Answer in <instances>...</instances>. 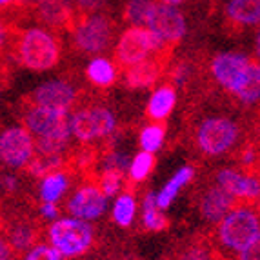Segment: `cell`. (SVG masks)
I'll return each mask as SVG.
<instances>
[{
    "label": "cell",
    "instance_id": "6da1fadb",
    "mask_svg": "<svg viewBox=\"0 0 260 260\" xmlns=\"http://www.w3.org/2000/svg\"><path fill=\"white\" fill-rule=\"evenodd\" d=\"M15 53L24 68L33 71L51 70L60 60L58 40L46 29L29 27L22 31L18 40H15Z\"/></svg>",
    "mask_w": 260,
    "mask_h": 260
},
{
    "label": "cell",
    "instance_id": "7a4b0ae2",
    "mask_svg": "<svg viewBox=\"0 0 260 260\" xmlns=\"http://www.w3.org/2000/svg\"><path fill=\"white\" fill-rule=\"evenodd\" d=\"M73 31V46L86 55H96L111 46L115 26L106 15H77Z\"/></svg>",
    "mask_w": 260,
    "mask_h": 260
},
{
    "label": "cell",
    "instance_id": "3957f363",
    "mask_svg": "<svg viewBox=\"0 0 260 260\" xmlns=\"http://www.w3.org/2000/svg\"><path fill=\"white\" fill-rule=\"evenodd\" d=\"M218 239L233 251H242L244 247L260 240L256 213L246 208H237L230 211L218 225Z\"/></svg>",
    "mask_w": 260,
    "mask_h": 260
},
{
    "label": "cell",
    "instance_id": "277c9868",
    "mask_svg": "<svg viewBox=\"0 0 260 260\" xmlns=\"http://www.w3.org/2000/svg\"><path fill=\"white\" fill-rule=\"evenodd\" d=\"M153 53H171L160 48L158 40L155 39L151 31L148 27H135L131 26L126 33H122L120 40L115 49V64L120 70H126L129 66L137 64V62L144 60L151 56Z\"/></svg>",
    "mask_w": 260,
    "mask_h": 260
},
{
    "label": "cell",
    "instance_id": "5b68a950",
    "mask_svg": "<svg viewBox=\"0 0 260 260\" xmlns=\"http://www.w3.org/2000/svg\"><path fill=\"white\" fill-rule=\"evenodd\" d=\"M53 247L64 256L82 255L93 242V230L89 224L78 218H62L49 230Z\"/></svg>",
    "mask_w": 260,
    "mask_h": 260
},
{
    "label": "cell",
    "instance_id": "8992f818",
    "mask_svg": "<svg viewBox=\"0 0 260 260\" xmlns=\"http://www.w3.org/2000/svg\"><path fill=\"white\" fill-rule=\"evenodd\" d=\"M146 27L155 35L162 49L173 51L177 42L186 33V20L175 6H168L160 2V4H153Z\"/></svg>",
    "mask_w": 260,
    "mask_h": 260
},
{
    "label": "cell",
    "instance_id": "52a82bcc",
    "mask_svg": "<svg viewBox=\"0 0 260 260\" xmlns=\"http://www.w3.org/2000/svg\"><path fill=\"white\" fill-rule=\"evenodd\" d=\"M239 126L230 118H206L197 131V142L206 155L217 156L233 148L235 142L239 140Z\"/></svg>",
    "mask_w": 260,
    "mask_h": 260
},
{
    "label": "cell",
    "instance_id": "ba28073f",
    "mask_svg": "<svg viewBox=\"0 0 260 260\" xmlns=\"http://www.w3.org/2000/svg\"><path fill=\"white\" fill-rule=\"evenodd\" d=\"M115 129V117L106 108L91 106L77 111L70 118V133L80 142H91L108 137Z\"/></svg>",
    "mask_w": 260,
    "mask_h": 260
},
{
    "label": "cell",
    "instance_id": "9c48e42d",
    "mask_svg": "<svg viewBox=\"0 0 260 260\" xmlns=\"http://www.w3.org/2000/svg\"><path fill=\"white\" fill-rule=\"evenodd\" d=\"M35 153V139L26 127H9L0 135V160L9 168H24Z\"/></svg>",
    "mask_w": 260,
    "mask_h": 260
},
{
    "label": "cell",
    "instance_id": "30bf717a",
    "mask_svg": "<svg viewBox=\"0 0 260 260\" xmlns=\"http://www.w3.org/2000/svg\"><path fill=\"white\" fill-rule=\"evenodd\" d=\"M26 99L29 100L27 102L29 106H42V108L68 111L77 100V89L64 80H49V82L37 87Z\"/></svg>",
    "mask_w": 260,
    "mask_h": 260
},
{
    "label": "cell",
    "instance_id": "8fae6325",
    "mask_svg": "<svg viewBox=\"0 0 260 260\" xmlns=\"http://www.w3.org/2000/svg\"><path fill=\"white\" fill-rule=\"evenodd\" d=\"M106 200L108 197L102 193L96 180H93L78 187L77 193L71 197L68 209L78 220H91L99 218L106 211Z\"/></svg>",
    "mask_w": 260,
    "mask_h": 260
},
{
    "label": "cell",
    "instance_id": "7c38bea8",
    "mask_svg": "<svg viewBox=\"0 0 260 260\" xmlns=\"http://www.w3.org/2000/svg\"><path fill=\"white\" fill-rule=\"evenodd\" d=\"M249 64H251V60L240 53H220L215 56L211 70L217 82L224 86L225 89H230L231 93H235V89L242 82Z\"/></svg>",
    "mask_w": 260,
    "mask_h": 260
},
{
    "label": "cell",
    "instance_id": "4fadbf2b",
    "mask_svg": "<svg viewBox=\"0 0 260 260\" xmlns=\"http://www.w3.org/2000/svg\"><path fill=\"white\" fill-rule=\"evenodd\" d=\"M33 9L37 18L56 33L71 29L77 17L71 0H35Z\"/></svg>",
    "mask_w": 260,
    "mask_h": 260
},
{
    "label": "cell",
    "instance_id": "5bb4252c",
    "mask_svg": "<svg viewBox=\"0 0 260 260\" xmlns=\"http://www.w3.org/2000/svg\"><path fill=\"white\" fill-rule=\"evenodd\" d=\"M171 58V53H153L151 56L126 68V84L131 89L149 87L164 73L166 64Z\"/></svg>",
    "mask_w": 260,
    "mask_h": 260
},
{
    "label": "cell",
    "instance_id": "9a60e30c",
    "mask_svg": "<svg viewBox=\"0 0 260 260\" xmlns=\"http://www.w3.org/2000/svg\"><path fill=\"white\" fill-rule=\"evenodd\" d=\"M217 182L237 202H256L258 199V178L256 177H247L235 169H220L217 175Z\"/></svg>",
    "mask_w": 260,
    "mask_h": 260
},
{
    "label": "cell",
    "instance_id": "2e32d148",
    "mask_svg": "<svg viewBox=\"0 0 260 260\" xmlns=\"http://www.w3.org/2000/svg\"><path fill=\"white\" fill-rule=\"evenodd\" d=\"M237 200L225 193L220 186L209 187L206 195L200 200V213L209 222H220L230 211L237 209Z\"/></svg>",
    "mask_w": 260,
    "mask_h": 260
},
{
    "label": "cell",
    "instance_id": "e0dca14e",
    "mask_svg": "<svg viewBox=\"0 0 260 260\" xmlns=\"http://www.w3.org/2000/svg\"><path fill=\"white\" fill-rule=\"evenodd\" d=\"M40 237L39 225L29 218H17L11 222V225L8 228V240L13 255L20 256L22 251H26L27 247H31V244L37 242Z\"/></svg>",
    "mask_w": 260,
    "mask_h": 260
},
{
    "label": "cell",
    "instance_id": "ac0fdd59",
    "mask_svg": "<svg viewBox=\"0 0 260 260\" xmlns=\"http://www.w3.org/2000/svg\"><path fill=\"white\" fill-rule=\"evenodd\" d=\"M228 18L235 26L256 24L260 18V0H231L228 6Z\"/></svg>",
    "mask_w": 260,
    "mask_h": 260
},
{
    "label": "cell",
    "instance_id": "d6986e66",
    "mask_svg": "<svg viewBox=\"0 0 260 260\" xmlns=\"http://www.w3.org/2000/svg\"><path fill=\"white\" fill-rule=\"evenodd\" d=\"M177 102V93L171 86H164L153 93L148 106V117L153 120H164L169 113L173 111Z\"/></svg>",
    "mask_w": 260,
    "mask_h": 260
},
{
    "label": "cell",
    "instance_id": "ffe728a7",
    "mask_svg": "<svg viewBox=\"0 0 260 260\" xmlns=\"http://www.w3.org/2000/svg\"><path fill=\"white\" fill-rule=\"evenodd\" d=\"M193 175H195L193 168H182L180 169V171H178V173L175 175L168 184H166L164 189H162L158 195H155V202H156V206H158V209L169 208V204L173 202V199L177 197V193L180 191V187L186 186L191 178H193Z\"/></svg>",
    "mask_w": 260,
    "mask_h": 260
},
{
    "label": "cell",
    "instance_id": "44dd1931",
    "mask_svg": "<svg viewBox=\"0 0 260 260\" xmlns=\"http://www.w3.org/2000/svg\"><path fill=\"white\" fill-rule=\"evenodd\" d=\"M235 95L246 104H255L260 95V70L256 62H251L244 75L240 86L235 89Z\"/></svg>",
    "mask_w": 260,
    "mask_h": 260
},
{
    "label": "cell",
    "instance_id": "7402d4cb",
    "mask_svg": "<svg viewBox=\"0 0 260 260\" xmlns=\"http://www.w3.org/2000/svg\"><path fill=\"white\" fill-rule=\"evenodd\" d=\"M86 75H87V78L99 87H108L117 80V70H115V66H113L108 58H102V56H96V58H93V60L87 64Z\"/></svg>",
    "mask_w": 260,
    "mask_h": 260
},
{
    "label": "cell",
    "instance_id": "603a6c76",
    "mask_svg": "<svg viewBox=\"0 0 260 260\" xmlns=\"http://www.w3.org/2000/svg\"><path fill=\"white\" fill-rule=\"evenodd\" d=\"M68 189V173L66 171H55V173H49L48 177L42 180V186H40V197H42V202H49V204H55L56 200L64 195V191Z\"/></svg>",
    "mask_w": 260,
    "mask_h": 260
},
{
    "label": "cell",
    "instance_id": "cb8c5ba5",
    "mask_svg": "<svg viewBox=\"0 0 260 260\" xmlns=\"http://www.w3.org/2000/svg\"><path fill=\"white\" fill-rule=\"evenodd\" d=\"M151 0H127L124 8V20L129 22L135 27H146V22L153 9Z\"/></svg>",
    "mask_w": 260,
    "mask_h": 260
},
{
    "label": "cell",
    "instance_id": "d4e9b609",
    "mask_svg": "<svg viewBox=\"0 0 260 260\" xmlns=\"http://www.w3.org/2000/svg\"><path fill=\"white\" fill-rule=\"evenodd\" d=\"M144 225L151 231H162L168 228V218L156 206L155 193H148L144 199Z\"/></svg>",
    "mask_w": 260,
    "mask_h": 260
},
{
    "label": "cell",
    "instance_id": "484cf974",
    "mask_svg": "<svg viewBox=\"0 0 260 260\" xmlns=\"http://www.w3.org/2000/svg\"><path fill=\"white\" fill-rule=\"evenodd\" d=\"M135 209H137V204H135V199L131 193H124L122 197H118L117 202H115V208H113V218L118 225H127L133 222L135 217Z\"/></svg>",
    "mask_w": 260,
    "mask_h": 260
},
{
    "label": "cell",
    "instance_id": "4316f807",
    "mask_svg": "<svg viewBox=\"0 0 260 260\" xmlns=\"http://www.w3.org/2000/svg\"><path fill=\"white\" fill-rule=\"evenodd\" d=\"M153 166H155V155L149 151H140L135 156L133 164H129V180L140 182L151 173Z\"/></svg>",
    "mask_w": 260,
    "mask_h": 260
},
{
    "label": "cell",
    "instance_id": "83f0119b",
    "mask_svg": "<svg viewBox=\"0 0 260 260\" xmlns=\"http://www.w3.org/2000/svg\"><path fill=\"white\" fill-rule=\"evenodd\" d=\"M166 129L162 124H151V126L144 127L142 133H140V146H142L144 151H156V149L162 146V140H164Z\"/></svg>",
    "mask_w": 260,
    "mask_h": 260
},
{
    "label": "cell",
    "instance_id": "f1b7e54d",
    "mask_svg": "<svg viewBox=\"0 0 260 260\" xmlns=\"http://www.w3.org/2000/svg\"><path fill=\"white\" fill-rule=\"evenodd\" d=\"M217 253L206 242H193L178 253L177 260H215Z\"/></svg>",
    "mask_w": 260,
    "mask_h": 260
},
{
    "label": "cell",
    "instance_id": "f546056e",
    "mask_svg": "<svg viewBox=\"0 0 260 260\" xmlns=\"http://www.w3.org/2000/svg\"><path fill=\"white\" fill-rule=\"evenodd\" d=\"M122 177H124V173L118 171V169H104V173L100 175L96 184H99V187L106 197H113L117 195L118 189H120Z\"/></svg>",
    "mask_w": 260,
    "mask_h": 260
},
{
    "label": "cell",
    "instance_id": "4dcf8cb0",
    "mask_svg": "<svg viewBox=\"0 0 260 260\" xmlns=\"http://www.w3.org/2000/svg\"><path fill=\"white\" fill-rule=\"evenodd\" d=\"M26 260H60V253L56 251L55 247L40 244V246H37L33 251H29V255L26 256Z\"/></svg>",
    "mask_w": 260,
    "mask_h": 260
},
{
    "label": "cell",
    "instance_id": "1f68e13d",
    "mask_svg": "<svg viewBox=\"0 0 260 260\" xmlns=\"http://www.w3.org/2000/svg\"><path fill=\"white\" fill-rule=\"evenodd\" d=\"M106 0H75V13L77 15H95L99 9H102Z\"/></svg>",
    "mask_w": 260,
    "mask_h": 260
},
{
    "label": "cell",
    "instance_id": "d6a6232c",
    "mask_svg": "<svg viewBox=\"0 0 260 260\" xmlns=\"http://www.w3.org/2000/svg\"><path fill=\"white\" fill-rule=\"evenodd\" d=\"M240 260H260V247H258V240L253 242L251 246L244 247L240 251Z\"/></svg>",
    "mask_w": 260,
    "mask_h": 260
},
{
    "label": "cell",
    "instance_id": "836d02e7",
    "mask_svg": "<svg viewBox=\"0 0 260 260\" xmlns=\"http://www.w3.org/2000/svg\"><path fill=\"white\" fill-rule=\"evenodd\" d=\"M11 29H9V26L6 24L2 18H0V53L4 51L6 48H8V44H9V39H11Z\"/></svg>",
    "mask_w": 260,
    "mask_h": 260
},
{
    "label": "cell",
    "instance_id": "e575fe53",
    "mask_svg": "<svg viewBox=\"0 0 260 260\" xmlns=\"http://www.w3.org/2000/svg\"><path fill=\"white\" fill-rule=\"evenodd\" d=\"M40 211L46 218H56L58 217V208L55 204H49V202H42L40 206Z\"/></svg>",
    "mask_w": 260,
    "mask_h": 260
},
{
    "label": "cell",
    "instance_id": "d590c367",
    "mask_svg": "<svg viewBox=\"0 0 260 260\" xmlns=\"http://www.w3.org/2000/svg\"><path fill=\"white\" fill-rule=\"evenodd\" d=\"M11 255H13V251H11L9 244L4 239H0V260H9Z\"/></svg>",
    "mask_w": 260,
    "mask_h": 260
},
{
    "label": "cell",
    "instance_id": "8d00e7d4",
    "mask_svg": "<svg viewBox=\"0 0 260 260\" xmlns=\"http://www.w3.org/2000/svg\"><path fill=\"white\" fill-rule=\"evenodd\" d=\"M4 186H6V189H17V178H13V177H6L4 178Z\"/></svg>",
    "mask_w": 260,
    "mask_h": 260
},
{
    "label": "cell",
    "instance_id": "74e56055",
    "mask_svg": "<svg viewBox=\"0 0 260 260\" xmlns=\"http://www.w3.org/2000/svg\"><path fill=\"white\" fill-rule=\"evenodd\" d=\"M182 0H162V4H168V6H175V4H180Z\"/></svg>",
    "mask_w": 260,
    "mask_h": 260
},
{
    "label": "cell",
    "instance_id": "f35d334b",
    "mask_svg": "<svg viewBox=\"0 0 260 260\" xmlns=\"http://www.w3.org/2000/svg\"><path fill=\"white\" fill-rule=\"evenodd\" d=\"M15 0H0V8H6V6L13 4Z\"/></svg>",
    "mask_w": 260,
    "mask_h": 260
}]
</instances>
